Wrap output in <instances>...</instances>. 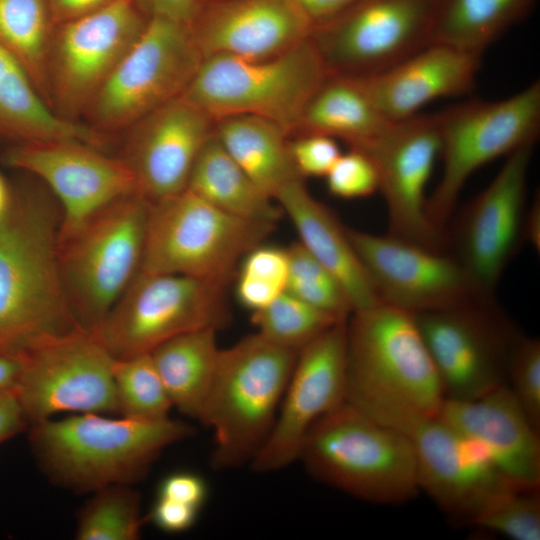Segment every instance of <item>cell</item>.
<instances>
[{"mask_svg":"<svg viewBox=\"0 0 540 540\" xmlns=\"http://www.w3.org/2000/svg\"><path fill=\"white\" fill-rule=\"evenodd\" d=\"M207 485L199 475L180 471L166 476L157 497L171 499L200 509L207 498Z\"/></svg>","mask_w":540,"mask_h":540,"instance_id":"7bdbcfd3","label":"cell"},{"mask_svg":"<svg viewBox=\"0 0 540 540\" xmlns=\"http://www.w3.org/2000/svg\"><path fill=\"white\" fill-rule=\"evenodd\" d=\"M480 62L481 55L431 43L383 72L356 79L381 116L397 122L438 98L471 92Z\"/></svg>","mask_w":540,"mask_h":540,"instance_id":"d4e9b609","label":"cell"},{"mask_svg":"<svg viewBox=\"0 0 540 540\" xmlns=\"http://www.w3.org/2000/svg\"><path fill=\"white\" fill-rule=\"evenodd\" d=\"M413 316L445 399L474 400L507 384L510 355L520 333L494 296Z\"/></svg>","mask_w":540,"mask_h":540,"instance_id":"7c38bea8","label":"cell"},{"mask_svg":"<svg viewBox=\"0 0 540 540\" xmlns=\"http://www.w3.org/2000/svg\"><path fill=\"white\" fill-rule=\"evenodd\" d=\"M436 0H360L313 26L310 40L330 75L364 78L432 43Z\"/></svg>","mask_w":540,"mask_h":540,"instance_id":"9a60e30c","label":"cell"},{"mask_svg":"<svg viewBox=\"0 0 540 540\" xmlns=\"http://www.w3.org/2000/svg\"><path fill=\"white\" fill-rule=\"evenodd\" d=\"M389 123L356 78L329 75L308 102L298 134L340 138L354 148L378 135Z\"/></svg>","mask_w":540,"mask_h":540,"instance_id":"4dcf8cb0","label":"cell"},{"mask_svg":"<svg viewBox=\"0 0 540 540\" xmlns=\"http://www.w3.org/2000/svg\"><path fill=\"white\" fill-rule=\"evenodd\" d=\"M524 240L528 242L537 253L540 249V197L535 194L530 207L527 208L524 219Z\"/></svg>","mask_w":540,"mask_h":540,"instance_id":"681fc988","label":"cell"},{"mask_svg":"<svg viewBox=\"0 0 540 540\" xmlns=\"http://www.w3.org/2000/svg\"><path fill=\"white\" fill-rule=\"evenodd\" d=\"M346 323H335L299 351L271 432L250 462L254 472L296 461L313 424L346 402Z\"/></svg>","mask_w":540,"mask_h":540,"instance_id":"d6986e66","label":"cell"},{"mask_svg":"<svg viewBox=\"0 0 540 540\" xmlns=\"http://www.w3.org/2000/svg\"><path fill=\"white\" fill-rule=\"evenodd\" d=\"M201 1H209V0H201Z\"/></svg>","mask_w":540,"mask_h":540,"instance_id":"f5cc1de1","label":"cell"},{"mask_svg":"<svg viewBox=\"0 0 540 540\" xmlns=\"http://www.w3.org/2000/svg\"><path fill=\"white\" fill-rule=\"evenodd\" d=\"M508 386L540 432V341L520 334L508 365Z\"/></svg>","mask_w":540,"mask_h":540,"instance_id":"ab89813d","label":"cell"},{"mask_svg":"<svg viewBox=\"0 0 540 540\" xmlns=\"http://www.w3.org/2000/svg\"><path fill=\"white\" fill-rule=\"evenodd\" d=\"M148 18L160 17L189 25L201 0H132Z\"/></svg>","mask_w":540,"mask_h":540,"instance_id":"f6af8a7d","label":"cell"},{"mask_svg":"<svg viewBox=\"0 0 540 540\" xmlns=\"http://www.w3.org/2000/svg\"><path fill=\"white\" fill-rule=\"evenodd\" d=\"M240 262L236 295L245 308L252 312L263 309L286 291L289 270L286 248L262 243Z\"/></svg>","mask_w":540,"mask_h":540,"instance_id":"74e56055","label":"cell"},{"mask_svg":"<svg viewBox=\"0 0 540 540\" xmlns=\"http://www.w3.org/2000/svg\"><path fill=\"white\" fill-rule=\"evenodd\" d=\"M383 424L410 439L420 490L457 523L470 526L497 497L523 490L503 477L474 445L438 416L403 412Z\"/></svg>","mask_w":540,"mask_h":540,"instance_id":"e0dca14e","label":"cell"},{"mask_svg":"<svg viewBox=\"0 0 540 540\" xmlns=\"http://www.w3.org/2000/svg\"><path fill=\"white\" fill-rule=\"evenodd\" d=\"M21 367L20 358L0 354V392L16 388Z\"/></svg>","mask_w":540,"mask_h":540,"instance_id":"f907efd6","label":"cell"},{"mask_svg":"<svg viewBox=\"0 0 540 540\" xmlns=\"http://www.w3.org/2000/svg\"><path fill=\"white\" fill-rule=\"evenodd\" d=\"M4 163L41 181L61 208L58 237L113 200L137 191L135 176L117 155L76 140L16 143Z\"/></svg>","mask_w":540,"mask_h":540,"instance_id":"ffe728a7","label":"cell"},{"mask_svg":"<svg viewBox=\"0 0 540 540\" xmlns=\"http://www.w3.org/2000/svg\"><path fill=\"white\" fill-rule=\"evenodd\" d=\"M215 135L253 182L275 200L286 185L303 179L288 149V135L276 123L254 115L216 120Z\"/></svg>","mask_w":540,"mask_h":540,"instance_id":"83f0119b","label":"cell"},{"mask_svg":"<svg viewBox=\"0 0 540 540\" xmlns=\"http://www.w3.org/2000/svg\"><path fill=\"white\" fill-rule=\"evenodd\" d=\"M275 226L229 214L185 189L150 204L139 273L229 284L238 263Z\"/></svg>","mask_w":540,"mask_h":540,"instance_id":"ba28073f","label":"cell"},{"mask_svg":"<svg viewBox=\"0 0 540 540\" xmlns=\"http://www.w3.org/2000/svg\"><path fill=\"white\" fill-rule=\"evenodd\" d=\"M202 56L259 60L279 55L311 35L297 0L202 1L189 24Z\"/></svg>","mask_w":540,"mask_h":540,"instance_id":"603a6c76","label":"cell"},{"mask_svg":"<svg viewBox=\"0 0 540 540\" xmlns=\"http://www.w3.org/2000/svg\"><path fill=\"white\" fill-rule=\"evenodd\" d=\"M150 204L138 191L131 192L58 237L66 298L78 324L91 333L139 272Z\"/></svg>","mask_w":540,"mask_h":540,"instance_id":"8992f818","label":"cell"},{"mask_svg":"<svg viewBox=\"0 0 540 540\" xmlns=\"http://www.w3.org/2000/svg\"><path fill=\"white\" fill-rule=\"evenodd\" d=\"M372 161L388 212V235L444 251V239L426 213V188L441 152L438 113L390 122L354 147Z\"/></svg>","mask_w":540,"mask_h":540,"instance_id":"ac0fdd59","label":"cell"},{"mask_svg":"<svg viewBox=\"0 0 540 540\" xmlns=\"http://www.w3.org/2000/svg\"><path fill=\"white\" fill-rule=\"evenodd\" d=\"M13 196V187L0 174V217L8 210Z\"/></svg>","mask_w":540,"mask_h":540,"instance_id":"816d5d0a","label":"cell"},{"mask_svg":"<svg viewBox=\"0 0 540 540\" xmlns=\"http://www.w3.org/2000/svg\"><path fill=\"white\" fill-rule=\"evenodd\" d=\"M219 353L217 330L213 328L181 334L150 352L173 407L187 417L198 419Z\"/></svg>","mask_w":540,"mask_h":540,"instance_id":"f546056e","label":"cell"},{"mask_svg":"<svg viewBox=\"0 0 540 540\" xmlns=\"http://www.w3.org/2000/svg\"><path fill=\"white\" fill-rule=\"evenodd\" d=\"M325 177L329 192L336 197L362 198L378 191L377 172L371 159L354 148L341 153Z\"/></svg>","mask_w":540,"mask_h":540,"instance_id":"60d3db41","label":"cell"},{"mask_svg":"<svg viewBox=\"0 0 540 540\" xmlns=\"http://www.w3.org/2000/svg\"><path fill=\"white\" fill-rule=\"evenodd\" d=\"M519 489L540 487V432L508 384L468 401L445 399L437 415Z\"/></svg>","mask_w":540,"mask_h":540,"instance_id":"cb8c5ba5","label":"cell"},{"mask_svg":"<svg viewBox=\"0 0 540 540\" xmlns=\"http://www.w3.org/2000/svg\"><path fill=\"white\" fill-rule=\"evenodd\" d=\"M114 357L81 327L46 337L21 357L15 388L29 426L60 413L117 415Z\"/></svg>","mask_w":540,"mask_h":540,"instance_id":"4fadbf2b","label":"cell"},{"mask_svg":"<svg viewBox=\"0 0 540 540\" xmlns=\"http://www.w3.org/2000/svg\"><path fill=\"white\" fill-rule=\"evenodd\" d=\"M215 123L182 94L127 128L117 156L132 170L137 191L154 203L185 190Z\"/></svg>","mask_w":540,"mask_h":540,"instance_id":"7402d4cb","label":"cell"},{"mask_svg":"<svg viewBox=\"0 0 540 540\" xmlns=\"http://www.w3.org/2000/svg\"><path fill=\"white\" fill-rule=\"evenodd\" d=\"M60 224L59 203L41 181L13 187L0 217V354L20 358L40 340L81 327L60 277Z\"/></svg>","mask_w":540,"mask_h":540,"instance_id":"6da1fadb","label":"cell"},{"mask_svg":"<svg viewBox=\"0 0 540 540\" xmlns=\"http://www.w3.org/2000/svg\"><path fill=\"white\" fill-rule=\"evenodd\" d=\"M186 189L244 219L275 223L283 211L235 162L214 134L198 154Z\"/></svg>","mask_w":540,"mask_h":540,"instance_id":"f1b7e54d","label":"cell"},{"mask_svg":"<svg viewBox=\"0 0 540 540\" xmlns=\"http://www.w3.org/2000/svg\"><path fill=\"white\" fill-rule=\"evenodd\" d=\"M297 351L258 333L220 349L214 378L198 419L214 434L211 466L250 464L274 425Z\"/></svg>","mask_w":540,"mask_h":540,"instance_id":"5b68a950","label":"cell"},{"mask_svg":"<svg viewBox=\"0 0 540 540\" xmlns=\"http://www.w3.org/2000/svg\"><path fill=\"white\" fill-rule=\"evenodd\" d=\"M346 232L382 302L416 314L489 296L447 252L388 234Z\"/></svg>","mask_w":540,"mask_h":540,"instance_id":"44dd1931","label":"cell"},{"mask_svg":"<svg viewBox=\"0 0 540 540\" xmlns=\"http://www.w3.org/2000/svg\"><path fill=\"white\" fill-rule=\"evenodd\" d=\"M275 201L291 220L299 242L340 283L352 312L382 302L349 240L346 227L311 195L304 179L282 188Z\"/></svg>","mask_w":540,"mask_h":540,"instance_id":"484cf974","label":"cell"},{"mask_svg":"<svg viewBox=\"0 0 540 540\" xmlns=\"http://www.w3.org/2000/svg\"><path fill=\"white\" fill-rule=\"evenodd\" d=\"M537 0H436L432 43L481 55L525 19Z\"/></svg>","mask_w":540,"mask_h":540,"instance_id":"1f68e13d","label":"cell"},{"mask_svg":"<svg viewBox=\"0 0 540 540\" xmlns=\"http://www.w3.org/2000/svg\"><path fill=\"white\" fill-rule=\"evenodd\" d=\"M148 18L132 0L55 26L47 55L48 104L80 122L91 101L144 31Z\"/></svg>","mask_w":540,"mask_h":540,"instance_id":"5bb4252c","label":"cell"},{"mask_svg":"<svg viewBox=\"0 0 540 540\" xmlns=\"http://www.w3.org/2000/svg\"><path fill=\"white\" fill-rule=\"evenodd\" d=\"M286 249L289 258L286 291L315 308L347 319L352 307L336 278L299 241Z\"/></svg>","mask_w":540,"mask_h":540,"instance_id":"8d00e7d4","label":"cell"},{"mask_svg":"<svg viewBox=\"0 0 540 540\" xmlns=\"http://www.w3.org/2000/svg\"><path fill=\"white\" fill-rule=\"evenodd\" d=\"M54 28L46 0H0V46L23 66L47 103L46 63Z\"/></svg>","mask_w":540,"mask_h":540,"instance_id":"d6a6232c","label":"cell"},{"mask_svg":"<svg viewBox=\"0 0 540 540\" xmlns=\"http://www.w3.org/2000/svg\"><path fill=\"white\" fill-rule=\"evenodd\" d=\"M78 515V540H137L145 518L141 497L129 484H111L92 492Z\"/></svg>","mask_w":540,"mask_h":540,"instance_id":"836d02e7","label":"cell"},{"mask_svg":"<svg viewBox=\"0 0 540 540\" xmlns=\"http://www.w3.org/2000/svg\"><path fill=\"white\" fill-rule=\"evenodd\" d=\"M470 526L512 540H540L539 489L512 490L502 494Z\"/></svg>","mask_w":540,"mask_h":540,"instance_id":"f35d334b","label":"cell"},{"mask_svg":"<svg viewBox=\"0 0 540 540\" xmlns=\"http://www.w3.org/2000/svg\"><path fill=\"white\" fill-rule=\"evenodd\" d=\"M313 26L323 23L360 0H297Z\"/></svg>","mask_w":540,"mask_h":540,"instance_id":"c3c4849f","label":"cell"},{"mask_svg":"<svg viewBox=\"0 0 540 540\" xmlns=\"http://www.w3.org/2000/svg\"><path fill=\"white\" fill-rule=\"evenodd\" d=\"M438 116L443 168L427 197L426 213L444 239L469 177L500 156L535 145L540 133V81L535 80L507 98L467 101Z\"/></svg>","mask_w":540,"mask_h":540,"instance_id":"9c48e42d","label":"cell"},{"mask_svg":"<svg viewBox=\"0 0 540 540\" xmlns=\"http://www.w3.org/2000/svg\"><path fill=\"white\" fill-rule=\"evenodd\" d=\"M251 319L256 333L297 352L335 323L346 320L315 308L287 291L265 308L252 312Z\"/></svg>","mask_w":540,"mask_h":540,"instance_id":"d590c367","label":"cell"},{"mask_svg":"<svg viewBox=\"0 0 540 540\" xmlns=\"http://www.w3.org/2000/svg\"><path fill=\"white\" fill-rule=\"evenodd\" d=\"M29 427L15 389L0 392V443Z\"/></svg>","mask_w":540,"mask_h":540,"instance_id":"bcb514c9","label":"cell"},{"mask_svg":"<svg viewBox=\"0 0 540 540\" xmlns=\"http://www.w3.org/2000/svg\"><path fill=\"white\" fill-rule=\"evenodd\" d=\"M297 460L317 481L366 502L399 505L421 491L410 439L347 401L313 424Z\"/></svg>","mask_w":540,"mask_h":540,"instance_id":"277c9868","label":"cell"},{"mask_svg":"<svg viewBox=\"0 0 540 540\" xmlns=\"http://www.w3.org/2000/svg\"><path fill=\"white\" fill-rule=\"evenodd\" d=\"M203 58L187 24L154 17L91 101L85 124L112 137L181 96Z\"/></svg>","mask_w":540,"mask_h":540,"instance_id":"30bf717a","label":"cell"},{"mask_svg":"<svg viewBox=\"0 0 540 540\" xmlns=\"http://www.w3.org/2000/svg\"><path fill=\"white\" fill-rule=\"evenodd\" d=\"M535 145L506 156L496 176L445 234V251L470 275L478 289L494 296L506 267L524 240L527 178Z\"/></svg>","mask_w":540,"mask_h":540,"instance_id":"2e32d148","label":"cell"},{"mask_svg":"<svg viewBox=\"0 0 540 540\" xmlns=\"http://www.w3.org/2000/svg\"><path fill=\"white\" fill-rule=\"evenodd\" d=\"M346 358V401L369 417L438 415L444 393L412 313L385 302L352 312Z\"/></svg>","mask_w":540,"mask_h":540,"instance_id":"3957f363","label":"cell"},{"mask_svg":"<svg viewBox=\"0 0 540 540\" xmlns=\"http://www.w3.org/2000/svg\"><path fill=\"white\" fill-rule=\"evenodd\" d=\"M0 137L16 143L76 140L106 151L111 137L57 115L32 79L0 46Z\"/></svg>","mask_w":540,"mask_h":540,"instance_id":"4316f807","label":"cell"},{"mask_svg":"<svg viewBox=\"0 0 540 540\" xmlns=\"http://www.w3.org/2000/svg\"><path fill=\"white\" fill-rule=\"evenodd\" d=\"M330 75L310 37L271 58H203L183 96L215 121L254 115L298 133L306 106Z\"/></svg>","mask_w":540,"mask_h":540,"instance_id":"52a82bcc","label":"cell"},{"mask_svg":"<svg viewBox=\"0 0 540 540\" xmlns=\"http://www.w3.org/2000/svg\"><path fill=\"white\" fill-rule=\"evenodd\" d=\"M188 423L77 413L29 426V444L43 473L75 492L111 484L132 485L163 450L191 437Z\"/></svg>","mask_w":540,"mask_h":540,"instance_id":"7a4b0ae2","label":"cell"},{"mask_svg":"<svg viewBox=\"0 0 540 540\" xmlns=\"http://www.w3.org/2000/svg\"><path fill=\"white\" fill-rule=\"evenodd\" d=\"M199 510L171 499L157 497L148 518L163 531L179 533L194 525Z\"/></svg>","mask_w":540,"mask_h":540,"instance_id":"ee69618b","label":"cell"},{"mask_svg":"<svg viewBox=\"0 0 540 540\" xmlns=\"http://www.w3.org/2000/svg\"><path fill=\"white\" fill-rule=\"evenodd\" d=\"M228 284L177 274L139 273L95 333L114 358L152 352L181 334L230 321Z\"/></svg>","mask_w":540,"mask_h":540,"instance_id":"8fae6325","label":"cell"},{"mask_svg":"<svg viewBox=\"0 0 540 540\" xmlns=\"http://www.w3.org/2000/svg\"><path fill=\"white\" fill-rule=\"evenodd\" d=\"M56 25L96 12L116 0H46Z\"/></svg>","mask_w":540,"mask_h":540,"instance_id":"7dc6e473","label":"cell"},{"mask_svg":"<svg viewBox=\"0 0 540 540\" xmlns=\"http://www.w3.org/2000/svg\"><path fill=\"white\" fill-rule=\"evenodd\" d=\"M288 149L298 174L305 177L326 176L341 155L334 138L315 133L299 134L288 140Z\"/></svg>","mask_w":540,"mask_h":540,"instance_id":"b9f144b4","label":"cell"},{"mask_svg":"<svg viewBox=\"0 0 540 540\" xmlns=\"http://www.w3.org/2000/svg\"><path fill=\"white\" fill-rule=\"evenodd\" d=\"M117 415L162 420L173 407L150 353L115 358L113 363Z\"/></svg>","mask_w":540,"mask_h":540,"instance_id":"e575fe53","label":"cell"}]
</instances>
